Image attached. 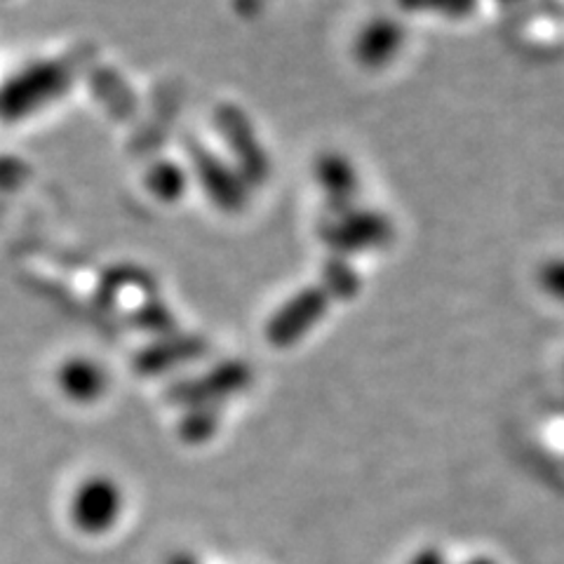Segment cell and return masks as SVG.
Listing matches in <instances>:
<instances>
[{"mask_svg":"<svg viewBox=\"0 0 564 564\" xmlns=\"http://www.w3.org/2000/svg\"><path fill=\"white\" fill-rule=\"evenodd\" d=\"M128 497L122 485L106 473H93L70 487L66 518L74 532L87 539H104L126 518Z\"/></svg>","mask_w":564,"mask_h":564,"instance_id":"obj_1","label":"cell"},{"mask_svg":"<svg viewBox=\"0 0 564 564\" xmlns=\"http://www.w3.org/2000/svg\"><path fill=\"white\" fill-rule=\"evenodd\" d=\"M59 391L76 404H93L106 388V375L95 360L74 358L59 367Z\"/></svg>","mask_w":564,"mask_h":564,"instance_id":"obj_2","label":"cell"},{"mask_svg":"<svg viewBox=\"0 0 564 564\" xmlns=\"http://www.w3.org/2000/svg\"><path fill=\"white\" fill-rule=\"evenodd\" d=\"M404 564H452V562L445 555V551L437 549V545H421V549L414 551Z\"/></svg>","mask_w":564,"mask_h":564,"instance_id":"obj_3","label":"cell"},{"mask_svg":"<svg viewBox=\"0 0 564 564\" xmlns=\"http://www.w3.org/2000/svg\"><path fill=\"white\" fill-rule=\"evenodd\" d=\"M165 564H203V562H200V557H198L196 553H191V551H176V553H172V555L165 560Z\"/></svg>","mask_w":564,"mask_h":564,"instance_id":"obj_4","label":"cell"},{"mask_svg":"<svg viewBox=\"0 0 564 564\" xmlns=\"http://www.w3.org/2000/svg\"><path fill=\"white\" fill-rule=\"evenodd\" d=\"M462 564H499V560H494L489 555H475V557H468L466 562Z\"/></svg>","mask_w":564,"mask_h":564,"instance_id":"obj_5","label":"cell"}]
</instances>
